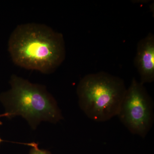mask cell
Masks as SVG:
<instances>
[{"label":"cell","instance_id":"cell-6","mask_svg":"<svg viewBox=\"0 0 154 154\" xmlns=\"http://www.w3.org/2000/svg\"><path fill=\"white\" fill-rule=\"evenodd\" d=\"M28 145L31 146L29 154H51L48 151L41 149L38 148V144L35 143L27 144Z\"/></svg>","mask_w":154,"mask_h":154},{"label":"cell","instance_id":"cell-3","mask_svg":"<svg viewBox=\"0 0 154 154\" xmlns=\"http://www.w3.org/2000/svg\"><path fill=\"white\" fill-rule=\"evenodd\" d=\"M126 90L119 77L105 72L89 74L77 87L79 105L91 120L108 121L117 116Z\"/></svg>","mask_w":154,"mask_h":154},{"label":"cell","instance_id":"cell-4","mask_svg":"<svg viewBox=\"0 0 154 154\" xmlns=\"http://www.w3.org/2000/svg\"><path fill=\"white\" fill-rule=\"evenodd\" d=\"M154 106L152 99L144 85L133 78L117 116L131 133L144 138L153 124Z\"/></svg>","mask_w":154,"mask_h":154},{"label":"cell","instance_id":"cell-7","mask_svg":"<svg viewBox=\"0 0 154 154\" xmlns=\"http://www.w3.org/2000/svg\"><path fill=\"white\" fill-rule=\"evenodd\" d=\"M6 117L9 118V113H3L2 114H1V115H0V117ZM1 124H2V123H1V122H0V125Z\"/></svg>","mask_w":154,"mask_h":154},{"label":"cell","instance_id":"cell-2","mask_svg":"<svg viewBox=\"0 0 154 154\" xmlns=\"http://www.w3.org/2000/svg\"><path fill=\"white\" fill-rule=\"evenodd\" d=\"M10 84L11 89L0 94V101L9 118L21 116L33 128L42 121L56 123L63 119L57 102L44 86L15 75L11 77Z\"/></svg>","mask_w":154,"mask_h":154},{"label":"cell","instance_id":"cell-5","mask_svg":"<svg viewBox=\"0 0 154 154\" xmlns=\"http://www.w3.org/2000/svg\"><path fill=\"white\" fill-rule=\"evenodd\" d=\"M135 67L143 85L154 81V35L149 33L138 42L134 60Z\"/></svg>","mask_w":154,"mask_h":154},{"label":"cell","instance_id":"cell-1","mask_svg":"<svg viewBox=\"0 0 154 154\" xmlns=\"http://www.w3.org/2000/svg\"><path fill=\"white\" fill-rule=\"evenodd\" d=\"M8 50L16 65L45 74L55 71L66 57L63 34L38 23L18 25L9 38Z\"/></svg>","mask_w":154,"mask_h":154},{"label":"cell","instance_id":"cell-8","mask_svg":"<svg viewBox=\"0 0 154 154\" xmlns=\"http://www.w3.org/2000/svg\"><path fill=\"white\" fill-rule=\"evenodd\" d=\"M2 141H3V140L1 138V137H0V144H1V143Z\"/></svg>","mask_w":154,"mask_h":154}]
</instances>
